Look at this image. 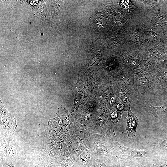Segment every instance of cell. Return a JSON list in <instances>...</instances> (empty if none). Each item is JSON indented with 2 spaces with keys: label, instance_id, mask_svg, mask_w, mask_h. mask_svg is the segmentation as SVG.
Wrapping results in <instances>:
<instances>
[{
  "label": "cell",
  "instance_id": "cell-1",
  "mask_svg": "<svg viewBox=\"0 0 167 167\" xmlns=\"http://www.w3.org/2000/svg\"><path fill=\"white\" fill-rule=\"evenodd\" d=\"M19 153V145L14 134H0V154L16 160Z\"/></svg>",
  "mask_w": 167,
  "mask_h": 167
},
{
  "label": "cell",
  "instance_id": "cell-2",
  "mask_svg": "<svg viewBox=\"0 0 167 167\" xmlns=\"http://www.w3.org/2000/svg\"><path fill=\"white\" fill-rule=\"evenodd\" d=\"M17 127L16 120L0 104V134H14Z\"/></svg>",
  "mask_w": 167,
  "mask_h": 167
},
{
  "label": "cell",
  "instance_id": "cell-3",
  "mask_svg": "<svg viewBox=\"0 0 167 167\" xmlns=\"http://www.w3.org/2000/svg\"><path fill=\"white\" fill-rule=\"evenodd\" d=\"M130 104L128 105L127 120L126 130L129 138L132 137L135 135L136 128L138 123V120L131 110Z\"/></svg>",
  "mask_w": 167,
  "mask_h": 167
},
{
  "label": "cell",
  "instance_id": "cell-4",
  "mask_svg": "<svg viewBox=\"0 0 167 167\" xmlns=\"http://www.w3.org/2000/svg\"><path fill=\"white\" fill-rule=\"evenodd\" d=\"M92 162L90 154L88 150H86L82 154L78 164L80 167H88L91 165Z\"/></svg>",
  "mask_w": 167,
  "mask_h": 167
},
{
  "label": "cell",
  "instance_id": "cell-5",
  "mask_svg": "<svg viewBox=\"0 0 167 167\" xmlns=\"http://www.w3.org/2000/svg\"><path fill=\"white\" fill-rule=\"evenodd\" d=\"M35 167H60L59 158H52L41 161Z\"/></svg>",
  "mask_w": 167,
  "mask_h": 167
},
{
  "label": "cell",
  "instance_id": "cell-6",
  "mask_svg": "<svg viewBox=\"0 0 167 167\" xmlns=\"http://www.w3.org/2000/svg\"><path fill=\"white\" fill-rule=\"evenodd\" d=\"M16 160L0 154L1 167H16Z\"/></svg>",
  "mask_w": 167,
  "mask_h": 167
},
{
  "label": "cell",
  "instance_id": "cell-7",
  "mask_svg": "<svg viewBox=\"0 0 167 167\" xmlns=\"http://www.w3.org/2000/svg\"><path fill=\"white\" fill-rule=\"evenodd\" d=\"M60 167H77L68 156L59 157Z\"/></svg>",
  "mask_w": 167,
  "mask_h": 167
},
{
  "label": "cell",
  "instance_id": "cell-8",
  "mask_svg": "<svg viewBox=\"0 0 167 167\" xmlns=\"http://www.w3.org/2000/svg\"><path fill=\"white\" fill-rule=\"evenodd\" d=\"M128 154L135 157H141L144 156L146 152L144 151L135 150L129 148L126 149Z\"/></svg>",
  "mask_w": 167,
  "mask_h": 167
},
{
  "label": "cell",
  "instance_id": "cell-9",
  "mask_svg": "<svg viewBox=\"0 0 167 167\" xmlns=\"http://www.w3.org/2000/svg\"><path fill=\"white\" fill-rule=\"evenodd\" d=\"M95 149L96 151L100 152L105 153L106 152V148L101 145H96L95 146Z\"/></svg>",
  "mask_w": 167,
  "mask_h": 167
},
{
  "label": "cell",
  "instance_id": "cell-10",
  "mask_svg": "<svg viewBox=\"0 0 167 167\" xmlns=\"http://www.w3.org/2000/svg\"><path fill=\"white\" fill-rule=\"evenodd\" d=\"M90 167H107L103 161L98 160L96 161Z\"/></svg>",
  "mask_w": 167,
  "mask_h": 167
},
{
  "label": "cell",
  "instance_id": "cell-11",
  "mask_svg": "<svg viewBox=\"0 0 167 167\" xmlns=\"http://www.w3.org/2000/svg\"><path fill=\"white\" fill-rule=\"evenodd\" d=\"M166 165H162L157 166L156 167H166Z\"/></svg>",
  "mask_w": 167,
  "mask_h": 167
},
{
  "label": "cell",
  "instance_id": "cell-12",
  "mask_svg": "<svg viewBox=\"0 0 167 167\" xmlns=\"http://www.w3.org/2000/svg\"><path fill=\"white\" fill-rule=\"evenodd\" d=\"M166 146L167 147V143H166Z\"/></svg>",
  "mask_w": 167,
  "mask_h": 167
},
{
  "label": "cell",
  "instance_id": "cell-13",
  "mask_svg": "<svg viewBox=\"0 0 167 167\" xmlns=\"http://www.w3.org/2000/svg\"></svg>",
  "mask_w": 167,
  "mask_h": 167
}]
</instances>
